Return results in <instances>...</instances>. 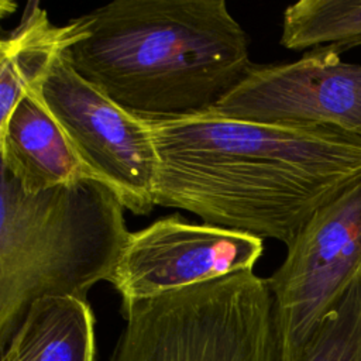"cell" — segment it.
I'll return each mask as SVG.
<instances>
[{
  "mask_svg": "<svg viewBox=\"0 0 361 361\" xmlns=\"http://www.w3.org/2000/svg\"><path fill=\"white\" fill-rule=\"evenodd\" d=\"M144 117L158 157L155 206L286 247L317 209L361 178V137L337 128L213 110Z\"/></svg>",
  "mask_w": 361,
  "mask_h": 361,
  "instance_id": "cell-1",
  "label": "cell"
},
{
  "mask_svg": "<svg viewBox=\"0 0 361 361\" xmlns=\"http://www.w3.org/2000/svg\"><path fill=\"white\" fill-rule=\"evenodd\" d=\"M73 68L124 109L207 111L252 68L250 37L224 0H116L79 17Z\"/></svg>",
  "mask_w": 361,
  "mask_h": 361,
  "instance_id": "cell-2",
  "label": "cell"
},
{
  "mask_svg": "<svg viewBox=\"0 0 361 361\" xmlns=\"http://www.w3.org/2000/svg\"><path fill=\"white\" fill-rule=\"evenodd\" d=\"M124 206L106 183L86 178L27 195L0 169V348L30 306L73 296L110 279L127 243Z\"/></svg>",
  "mask_w": 361,
  "mask_h": 361,
  "instance_id": "cell-3",
  "label": "cell"
},
{
  "mask_svg": "<svg viewBox=\"0 0 361 361\" xmlns=\"http://www.w3.org/2000/svg\"><path fill=\"white\" fill-rule=\"evenodd\" d=\"M107 361H282L275 299L252 271L121 306Z\"/></svg>",
  "mask_w": 361,
  "mask_h": 361,
  "instance_id": "cell-4",
  "label": "cell"
},
{
  "mask_svg": "<svg viewBox=\"0 0 361 361\" xmlns=\"http://www.w3.org/2000/svg\"><path fill=\"white\" fill-rule=\"evenodd\" d=\"M65 131L89 173L110 186L137 216L154 206L158 157L151 128L86 80L61 54L32 89Z\"/></svg>",
  "mask_w": 361,
  "mask_h": 361,
  "instance_id": "cell-5",
  "label": "cell"
},
{
  "mask_svg": "<svg viewBox=\"0 0 361 361\" xmlns=\"http://www.w3.org/2000/svg\"><path fill=\"white\" fill-rule=\"evenodd\" d=\"M267 278L282 361L292 360L361 278V178L317 209Z\"/></svg>",
  "mask_w": 361,
  "mask_h": 361,
  "instance_id": "cell-6",
  "label": "cell"
},
{
  "mask_svg": "<svg viewBox=\"0 0 361 361\" xmlns=\"http://www.w3.org/2000/svg\"><path fill=\"white\" fill-rule=\"evenodd\" d=\"M276 126H320L361 137V65L314 48L286 63L252 65L213 109Z\"/></svg>",
  "mask_w": 361,
  "mask_h": 361,
  "instance_id": "cell-7",
  "label": "cell"
},
{
  "mask_svg": "<svg viewBox=\"0 0 361 361\" xmlns=\"http://www.w3.org/2000/svg\"><path fill=\"white\" fill-rule=\"evenodd\" d=\"M262 251V238L252 234L168 216L130 233L109 282L123 306L252 271Z\"/></svg>",
  "mask_w": 361,
  "mask_h": 361,
  "instance_id": "cell-8",
  "label": "cell"
},
{
  "mask_svg": "<svg viewBox=\"0 0 361 361\" xmlns=\"http://www.w3.org/2000/svg\"><path fill=\"white\" fill-rule=\"evenodd\" d=\"M0 154L1 168L27 195L93 178L34 90L21 97L0 126Z\"/></svg>",
  "mask_w": 361,
  "mask_h": 361,
  "instance_id": "cell-9",
  "label": "cell"
},
{
  "mask_svg": "<svg viewBox=\"0 0 361 361\" xmlns=\"http://www.w3.org/2000/svg\"><path fill=\"white\" fill-rule=\"evenodd\" d=\"M79 17L54 24L38 1H28L20 24L0 42V126L21 97L37 86L58 56L86 38Z\"/></svg>",
  "mask_w": 361,
  "mask_h": 361,
  "instance_id": "cell-10",
  "label": "cell"
},
{
  "mask_svg": "<svg viewBox=\"0 0 361 361\" xmlns=\"http://www.w3.org/2000/svg\"><path fill=\"white\" fill-rule=\"evenodd\" d=\"M94 324L87 300L44 296L30 306L6 350L13 361H96Z\"/></svg>",
  "mask_w": 361,
  "mask_h": 361,
  "instance_id": "cell-11",
  "label": "cell"
},
{
  "mask_svg": "<svg viewBox=\"0 0 361 361\" xmlns=\"http://www.w3.org/2000/svg\"><path fill=\"white\" fill-rule=\"evenodd\" d=\"M286 49L326 48L337 55L361 45V0H300L285 8Z\"/></svg>",
  "mask_w": 361,
  "mask_h": 361,
  "instance_id": "cell-12",
  "label": "cell"
},
{
  "mask_svg": "<svg viewBox=\"0 0 361 361\" xmlns=\"http://www.w3.org/2000/svg\"><path fill=\"white\" fill-rule=\"evenodd\" d=\"M289 361H361V278Z\"/></svg>",
  "mask_w": 361,
  "mask_h": 361,
  "instance_id": "cell-13",
  "label": "cell"
},
{
  "mask_svg": "<svg viewBox=\"0 0 361 361\" xmlns=\"http://www.w3.org/2000/svg\"><path fill=\"white\" fill-rule=\"evenodd\" d=\"M1 361H13V357H11V354H10L7 350L3 351V354H1Z\"/></svg>",
  "mask_w": 361,
  "mask_h": 361,
  "instance_id": "cell-14",
  "label": "cell"
}]
</instances>
